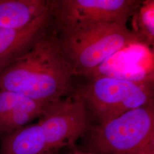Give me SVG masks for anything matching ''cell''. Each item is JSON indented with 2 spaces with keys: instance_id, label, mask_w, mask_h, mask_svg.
<instances>
[{
  "instance_id": "1",
  "label": "cell",
  "mask_w": 154,
  "mask_h": 154,
  "mask_svg": "<svg viewBox=\"0 0 154 154\" xmlns=\"http://www.w3.org/2000/svg\"><path fill=\"white\" fill-rule=\"evenodd\" d=\"M75 77L51 20L30 49L0 74V90L16 92L46 105L74 93Z\"/></svg>"
},
{
  "instance_id": "2",
  "label": "cell",
  "mask_w": 154,
  "mask_h": 154,
  "mask_svg": "<svg viewBox=\"0 0 154 154\" xmlns=\"http://www.w3.org/2000/svg\"><path fill=\"white\" fill-rule=\"evenodd\" d=\"M53 22V21H52ZM65 57L75 76L92 74L112 55L142 42L127 23H73L57 26L53 23Z\"/></svg>"
},
{
  "instance_id": "3",
  "label": "cell",
  "mask_w": 154,
  "mask_h": 154,
  "mask_svg": "<svg viewBox=\"0 0 154 154\" xmlns=\"http://www.w3.org/2000/svg\"><path fill=\"white\" fill-rule=\"evenodd\" d=\"M89 152L95 154H154V100L99 124L90 125Z\"/></svg>"
},
{
  "instance_id": "4",
  "label": "cell",
  "mask_w": 154,
  "mask_h": 154,
  "mask_svg": "<svg viewBox=\"0 0 154 154\" xmlns=\"http://www.w3.org/2000/svg\"><path fill=\"white\" fill-rule=\"evenodd\" d=\"M73 94L80 99L90 119L95 124L115 118L154 100L152 81L134 80L111 75H99L76 85Z\"/></svg>"
},
{
  "instance_id": "5",
  "label": "cell",
  "mask_w": 154,
  "mask_h": 154,
  "mask_svg": "<svg viewBox=\"0 0 154 154\" xmlns=\"http://www.w3.org/2000/svg\"><path fill=\"white\" fill-rule=\"evenodd\" d=\"M39 119L50 154L73 146L91 125L83 103L73 94L45 105Z\"/></svg>"
},
{
  "instance_id": "6",
  "label": "cell",
  "mask_w": 154,
  "mask_h": 154,
  "mask_svg": "<svg viewBox=\"0 0 154 154\" xmlns=\"http://www.w3.org/2000/svg\"><path fill=\"white\" fill-rule=\"evenodd\" d=\"M141 2L133 0H51L50 13L57 26L73 23H127Z\"/></svg>"
},
{
  "instance_id": "7",
  "label": "cell",
  "mask_w": 154,
  "mask_h": 154,
  "mask_svg": "<svg viewBox=\"0 0 154 154\" xmlns=\"http://www.w3.org/2000/svg\"><path fill=\"white\" fill-rule=\"evenodd\" d=\"M51 22L50 9L26 28H0V74L30 49Z\"/></svg>"
},
{
  "instance_id": "8",
  "label": "cell",
  "mask_w": 154,
  "mask_h": 154,
  "mask_svg": "<svg viewBox=\"0 0 154 154\" xmlns=\"http://www.w3.org/2000/svg\"><path fill=\"white\" fill-rule=\"evenodd\" d=\"M51 0H0V28L30 26L49 11Z\"/></svg>"
},
{
  "instance_id": "9",
  "label": "cell",
  "mask_w": 154,
  "mask_h": 154,
  "mask_svg": "<svg viewBox=\"0 0 154 154\" xmlns=\"http://www.w3.org/2000/svg\"><path fill=\"white\" fill-rule=\"evenodd\" d=\"M0 154H50L38 123L0 137Z\"/></svg>"
},
{
  "instance_id": "10",
  "label": "cell",
  "mask_w": 154,
  "mask_h": 154,
  "mask_svg": "<svg viewBox=\"0 0 154 154\" xmlns=\"http://www.w3.org/2000/svg\"><path fill=\"white\" fill-rule=\"evenodd\" d=\"M44 105L21 94L0 90V123L18 110Z\"/></svg>"
},
{
  "instance_id": "11",
  "label": "cell",
  "mask_w": 154,
  "mask_h": 154,
  "mask_svg": "<svg viewBox=\"0 0 154 154\" xmlns=\"http://www.w3.org/2000/svg\"><path fill=\"white\" fill-rule=\"evenodd\" d=\"M154 1L141 2L134 16H137L139 30L137 32L142 41L154 42Z\"/></svg>"
},
{
  "instance_id": "12",
  "label": "cell",
  "mask_w": 154,
  "mask_h": 154,
  "mask_svg": "<svg viewBox=\"0 0 154 154\" xmlns=\"http://www.w3.org/2000/svg\"><path fill=\"white\" fill-rule=\"evenodd\" d=\"M73 154H95L93 152H75Z\"/></svg>"
}]
</instances>
